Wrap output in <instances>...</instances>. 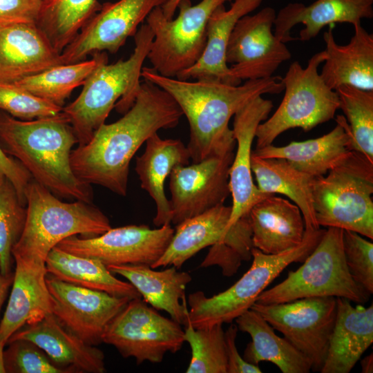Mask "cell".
Masks as SVG:
<instances>
[{"mask_svg": "<svg viewBox=\"0 0 373 373\" xmlns=\"http://www.w3.org/2000/svg\"><path fill=\"white\" fill-rule=\"evenodd\" d=\"M343 245L347 266L354 279L373 293V244L356 232L343 230Z\"/></svg>", "mask_w": 373, "mask_h": 373, "instance_id": "cell-42", "label": "cell"}, {"mask_svg": "<svg viewBox=\"0 0 373 373\" xmlns=\"http://www.w3.org/2000/svg\"><path fill=\"white\" fill-rule=\"evenodd\" d=\"M251 309L307 358L312 370L321 371L335 323L336 297H308L270 305L255 303Z\"/></svg>", "mask_w": 373, "mask_h": 373, "instance_id": "cell-12", "label": "cell"}, {"mask_svg": "<svg viewBox=\"0 0 373 373\" xmlns=\"http://www.w3.org/2000/svg\"><path fill=\"white\" fill-rule=\"evenodd\" d=\"M233 156V151H230L173 168L169 175V189L171 222L175 226L224 204L230 194L229 173Z\"/></svg>", "mask_w": 373, "mask_h": 373, "instance_id": "cell-16", "label": "cell"}, {"mask_svg": "<svg viewBox=\"0 0 373 373\" xmlns=\"http://www.w3.org/2000/svg\"><path fill=\"white\" fill-rule=\"evenodd\" d=\"M174 233L170 224L157 229L127 225L111 228L96 237L71 236L56 247L68 253L98 259L105 265H146L151 267L164 253Z\"/></svg>", "mask_w": 373, "mask_h": 373, "instance_id": "cell-14", "label": "cell"}, {"mask_svg": "<svg viewBox=\"0 0 373 373\" xmlns=\"http://www.w3.org/2000/svg\"><path fill=\"white\" fill-rule=\"evenodd\" d=\"M238 328L248 333L251 341L244 352L243 358L257 365L269 361L283 373H308L312 364L285 338L276 335L271 325L256 311L249 309L235 319Z\"/></svg>", "mask_w": 373, "mask_h": 373, "instance_id": "cell-31", "label": "cell"}, {"mask_svg": "<svg viewBox=\"0 0 373 373\" xmlns=\"http://www.w3.org/2000/svg\"><path fill=\"white\" fill-rule=\"evenodd\" d=\"M26 216V206L21 203L14 185L0 175V270L3 275L12 273V251L23 232Z\"/></svg>", "mask_w": 373, "mask_h": 373, "instance_id": "cell-38", "label": "cell"}, {"mask_svg": "<svg viewBox=\"0 0 373 373\" xmlns=\"http://www.w3.org/2000/svg\"><path fill=\"white\" fill-rule=\"evenodd\" d=\"M231 213V206L222 204L175 225L168 247L151 267L179 269L202 249L224 242Z\"/></svg>", "mask_w": 373, "mask_h": 373, "instance_id": "cell-30", "label": "cell"}, {"mask_svg": "<svg viewBox=\"0 0 373 373\" xmlns=\"http://www.w3.org/2000/svg\"><path fill=\"white\" fill-rule=\"evenodd\" d=\"M251 168L260 191L266 193L286 195L300 209L305 231L320 229L313 207L314 177L296 169L285 159L261 158L252 152Z\"/></svg>", "mask_w": 373, "mask_h": 373, "instance_id": "cell-32", "label": "cell"}, {"mask_svg": "<svg viewBox=\"0 0 373 373\" xmlns=\"http://www.w3.org/2000/svg\"><path fill=\"white\" fill-rule=\"evenodd\" d=\"M343 229L327 227L312 252L296 271L276 286L263 291L256 303L270 305L319 296L345 298L366 303L370 294L352 277L343 245Z\"/></svg>", "mask_w": 373, "mask_h": 373, "instance_id": "cell-8", "label": "cell"}, {"mask_svg": "<svg viewBox=\"0 0 373 373\" xmlns=\"http://www.w3.org/2000/svg\"><path fill=\"white\" fill-rule=\"evenodd\" d=\"M52 313L86 343L97 345L108 323L131 300L78 286L47 274Z\"/></svg>", "mask_w": 373, "mask_h": 373, "instance_id": "cell-17", "label": "cell"}, {"mask_svg": "<svg viewBox=\"0 0 373 373\" xmlns=\"http://www.w3.org/2000/svg\"><path fill=\"white\" fill-rule=\"evenodd\" d=\"M44 1H48V0H43Z\"/></svg>", "mask_w": 373, "mask_h": 373, "instance_id": "cell-50", "label": "cell"}, {"mask_svg": "<svg viewBox=\"0 0 373 373\" xmlns=\"http://www.w3.org/2000/svg\"><path fill=\"white\" fill-rule=\"evenodd\" d=\"M6 344L0 340V373H6V367L4 363V350L3 347Z\"/></svg>", "mask_w": 373, "mask_h": 373, "instance_id": "cell-49", "label": "cell"}, {"mask_svg": "<svg viewBox=\"0 0 373 373\" xmlns=\"http://www.w3.org/2000/svg\"><path fill=\"white\" fill-rule=\"evenodd\" d=\"M78 144L63 112L32 120L17 119L0 110V147L17 160L32 178L56 195L90 202V184L74 173L70 156Z\"/></svg>", "mask_w": 373, "mask_h": 373, "instance_id": "cell-3", "label": "cell"}, {"mask_svg": "<svg viewBox=\"0 0 373 373\" xmlns=\"http://www.w3.org/2000/svg\"><path fill=\"white\" fill-rule=\"evenodd\" d=\"M325 59L323 50L314 54L305 68L296 61L291 64L282 77L283 100L274 114L257 127L256 149L272 144L289 129L300 128L307 132L334 118L340 102L336 91L324 82L318 73Z\"/></svg>", "mask_w": 373, "mask_h": 373, "instance_id": "cell-9", "label": "cell"}, {"mask_svg": "<svg viewBox=\"0 0 373 373\" xmlns=\"http://www.w3.org/2000/svg\"><path fill=\"white\" fill-rule=\"evenodd\" d=\"M153 39L150 27L142 23L134 35L135 48L130 57L113 64H108V58L101 61L86 79L77 99L63 107L79 146L90 140L114 107L124 114L133 105Z\"/></svg>", "mask_w": 373, "mask_h": 373, "instance_id": "cell-4", "label": "cell"}, {"mask_svg": "<svg viewBox=\"0 0 373 373\" xmlns=\"http://www.w3.org/2000/svg\"><path fill=\"white\" fill-rule=\"evenodd\" d=\"M252 243L267 254H278L298 246L305 226L298 207L287 199L271 195L249 211Z\"/></svg>", "mask_w": 373, "mask_h": 373, "instance_id": "cell-27", "label": "cell"}, {"mask_svg": "<svg viewBox=\"0 0 373 373\" xmlns=\"http://www.w3.org/2000/svg\"><path fill=\"white\" fill-rule=\"evenodd\" d=\"M181 0H169L161 8L164 17L168 19L173 18L178 6Z\"/></svg>", "mask_w": 373, "mask_h": 373, "instance_id": "cell-47", "label": "cell"}, {"mask_svg": "<svg viewBox=\"0 0 373 373\" xmlns=\"http://www.w3.org/2000/svg\"><path fill=\"white\" fill-rule=\"evenodd\" d=\"M263 0H231L229 9L219 6L210 16L207 26V43L200 59L180 73L178 79L212 80L239 85L231 76L226 61V50L237 21L257 9Z\"/></svg>", "mask_w": 373, "mask_h": 373, "instance_id": "cell-26", "label": "cell"}, {"mask_svg": "<svg viewBox=\"0 0 373 373\" xmlns=\"http://www.w3.org/2000/svg\"><path fill=\"white\" fill-rule=\"evenodd\" d=\"M276 12L265 7L254 15H247L236 23L230 36L226 61L234 79H265L272 77L291 54L272 30Z\"/></svg>", "mask_w": 373, "mask_h": 373, "instance_id": "cell-13", "label": "cell"}, {"mask_svg": "<svg viewBox=\"0 0 373 373\" xmlns=\"http://www.w3.org/2000/svg\"><path fill=\"white\" fill-rule=\"evenodd\" d=\"M184 338L191 350L187 373H227L224 331L222 323L195 329L187 323Z\"/></svg>", "mask_w": 373, "mask_h": 373, "instance_id": "cell-37", "label": "cell"}, {"mask_svg": "<svg viewBox=\"0 0 373 373\" xmlns=\"http://www.w3.org/2000/svg\"><path fill=\"white\" fill-rule=\"evenodd\" d=\"M13 277V273L3 275L0 270V311L7 296L8 290L12 284Z\"/></svg>", "mask_w": 373, "mask_h": 373, "instance_id": "cell-46", "label": "cell"}, {"mask_svg": "<svg viewBox=\"0 0 373 373\" xmlns=\"http://www.w3.org/2000/svg\"><path fill=\"white\" fill-rule=\"evenodd\" d=\"M361 365L363 373L373 372V354L367 355L361 361Z\"/></svg>", "mask_w": 373, "mask_h": 373, "instance_id": "cell-48", "label": "cell"}, {"mask_svg": "<svg viewBox=\"0 0 373 373\" xmlns=\"http://www.w3.org/2000/svg\"><path fill=\"white\" fill-rule=\"evenodd\" d=\"M0 110L21 120L55 115L63 107L39 98L12 83L0 82Z\"/></svg>", "mask_w": 373, "mask_h": 373, "instance_id": "cell-40", "label": "cell"}, {"mask_svg": "<svg viewBox=\"0 0 373 373\" xmlns=\"http://www.w3.org/2000/svg\"><path fill=\"white\" fill-rule=\"evenodd\" d=\"M336 122V126L321 137L284 146L269 144L252 153L261 158L285 159L296 169L314 178L325 175L354 151L345 117L337 115Z\"/></svg>", "mask_w": 373, "mask_h": 373, "instance_id": "cell-23", "label": "cell"}, {"mask_svg": "<svg viewBox=\"0 0 373 373\" xmlns=\"http://www.w3.org/2000/svg\"><path fill=\"white\" fill-rule=\"evenodd\" d=\"M169 0H119L106 2L60 54L62 64L84 61L100 52L116 53L157 7Z\"/></svg>", "mask_w": 373, "mask_h": 373, "instance_id": "cell-15", "label": "cell"}, {"mask_svg": "<svg viewBox=\"0 0 373 373\" xmlns=\"http://www.w3.org/2000/svg\"><path fill=\"white\" fill-rule=\"evenodd\" d=\"M183 113L173 97L153 83L141 82L133 105L111 124H103L86 144L72 150L75 175L125 196L129 164L135 153L160 129L175 128Z\"/></svg>", "mask_w": 373, "mask_h": 373, "instance_id": "cell-1", "label": "cell"}, {"mask_svg": "<svg viewBox=\"0 0 373 373\" xmlns=\"http://www.w3.org/2000/svg\"><path fill=\"white\" fill-rule=\"evenodd\" d=\"M43 0H0V23H37Z\"/></svg>", "mask_w": 373, "mask_h": 373, "instance_id": "cell-43", "label": "cell"}, {"mask_svg": "<svg viewBox=\"0 0 373 373\" xmlns=\"http://www.w3.org/2000/svg\"><path fill=\"white\" fill-rule=\"evenodd\" d=\"M62 64L35 23H0V82L14 83Z\"/></svg>", "mask_w": 373, "mask_h": 373, "instance_id": "cell-19", "label": "cell"}, {"mask_svg": "<svg viewBox=\"0 0 373 373\" xmlns=\"http://www.w3.org/2000/svg\"><path fill=\"white\" fill-rule=\"evenodd\" d=\"M353 26L354 35L345 45L336 43L332 26L324 32L325 59L320 75L333 90L347 85L373 90V35L361 23Z\"/></svg>", "mask_w": 373, "mask_h": 373, "instance_id": "cell-24", "label": "cell"}, {"mask_svg": "<svg viewBox=\"0 0 373 373\" xmlns=\"http://www.w3.org/2000/svg\"><path fill=\"white\" fill-rule=\"evenodd\" d=\"M0 175H5L14 185L21 203L26 204V191L33 179L16 159L6 154L0 147Z\"/></svg>", "mask_w": 373, "mask_h": 373, "instance_id": "cell-44", "label": "cell"}, {"mask_svg": "<svg viewBox=\"0 0 373 373\" xmlns=\"http://www.w3.org/2000/svg\"><path fill=\"white\" fill-rule=\"evenodd\" d=\"M335 90L348 124L352 150L373 161V90L347 85Z\"/></svg>", "mask_w": 373, "mask_h": 373, "instance_id": "cell-36", "label": "cell"}, {"mask_svg": "<svg viewBox=\"0 0 373 373\" xmlns=\"http://www.w3.org/2000/svg\"><path fill=\"white\" fill-rule=\"evenodd\" d=\"M184 334L180 323L136 298L108 323L102 343L114 346L124 358L133 357L138 365L144 361L158 363L167 352L182 348Z\"/></svg>", "mask_w": 373, "mask_h": 373, "instance_id": "cell-11", "label": "cell"}, {"mask_svg": "<svg viewBox=\"0 0 373 373\" xmlns=\"http://www.w3.org/2000/svg\"><path fill=\"white\" fill-rule=\"evenodd\" d=\"M373 0H316L309 6L289 3L276 15L274 35L283 42L295 39L291 30L296 25H304L299 40L307 41L316 37L327 26L349 23L353 26L363 19L373 17Z\"/></svg>", "mask_w": 373, "mask_h": 373, "instance_id": "cell-22", "label": "cell"}, {"mask_svg": "<svg viewBox=\"0 0 373 373\" xmlns=\"http://www.w3.org/2000/svg\"><path fill=\"white\" fill-rule=\"evenodd\" d=\"M373 343V305L336 298V316L321 373H349Z\"/></svg>", "mask_w": 373, "mask_h": 373, "instance_id": "cell-25", "label": "cell"}, {"mask_svg": "<svg viewBox=\"0 0 373 373\" xmlns=\"http://www.w3.org/2000/svg\"><path fill=\"white\" fill-rule=\"evenodd\" d=\"M4 351L6 372L68 373L55 365L46 353L30 341L17 339L8 343Z\"/></svg>", "mask_w": 373, "mask_h": 373, "instance_id": "cell-41", "label": "cell"}, {"mask_svg": "<svg viewBox=\"0 0 373 373\" xmlns=\"http://www.w3.org/2000/svg\"><path fill=\"white\" fill-rule=\"evenodd\" d=\"M14 259L12 289L0 322V340L5 344L23 326L34 324L52 313L46 263L20 257Z\"/></svg>", "mask_w": 373, "mask_h": 373, "instance_id": "cell-21", "label": "cell"}, {"mask_svg": "<svg viewBox=\"0 0 373 373\" xmlns=\"http://www.w3.org/2000/svg\"><path fill=\"white\" fill-rule=\"evenodd\" d=\"M47 273L61 280L130 299L142 298L129 282L117 278L98 259L80 256L55 247L46 260Z\"/></svg>", "mask_w": 373, "mask_h": 373, "instance_id": "cell-33", "label": "cell"}, {"mask_svg": "<svg viewBox=\"0 0 373 373\" xmlns=\"http://www.w3.org/2000/svg\"><path fill=\"white\" fill-rule=\"evenodd\" d=\"M107 267L132 284L147 304L166 312L181 325H186L189 309L185 291L192 280L188 272L179 271L173 266L161 271L146 265H112Z\"/></svg>", "mask_w": 373, "mask_h": 373, "instance_id": "cell-28", "label": "cell"}, {"mask_svg": "<svg viewBox=\"0 0 373 373\" xmlns=\"http://www.w3.org/2000/svg\"><path fill=\"white\" fill-rule=\"evenodd\" d=\"M142 155L136 157L135 171L141 187L155 201L157 208L153 222L157 227L170 224L172 209L164 191V182L173 168L187 165L190 155L188 149L177 139H162L157 133L149 137Z\"/></svg>", "mask_w": 373, "mask_h": 373, "instance_id": "cell-29", "label": "cell"}, {"mask_svg": "<svg viewBox=\"0 0 373 373\" xmlns=\"http://www.w3.org/2000/svg\"><path fill=\"white\" fill-rule=\"evenodd\" d=\"M25 227L12 254L45 262L52 248L74 235L96 237L111 228L108 217L90 202H65L32 179L26 191Z\"/></svg>", "mask_w": 373, "mask_h": 373, "instance_id": "cell-5", "label": "cell"}, {"mask_svg": "<svg viewBox=\"0 0 373 373\" xmlns=\"http://www.w3.org/2000/svg\"><path fill=\"white\" fill-rule=\"evenodd\" d=\"M325 229L305 231L297 247L278 254H267L253 247L249 269L227 290L207 297L198 291L188 296L189 318L193 327L230 323L256 302L260 294L291 263L303 262L315 249Z\"/></svg>", "mask_w": 373, "mask_h": 373, "instance_id": "cell-6", "label": "cell"}, {"mask_svg": "<svg viewBox=\"0 0 373 373\" xmlns=\"http://www.w3.org/2000/svg\"><path fill=\"white\" fill-rule=\"evenodd\" d=\"M100 7L97 0H48L36 23L61 54Z\"/></svg>", "mask_w": 373, "mask_h": 373, "instance_id": "cell-35", "label": "cell"}, {"mask_svg": "<svg viewBox=\"0 0 373 373\" xmlns=\"http://www.w3.org/2000/svg\"><path fill=\"white\" fill-rule=\"evenodd\" d=\"M141 77L166 91L189 122L187 145L193 163L233 151L236 140L229 124L241 108L258 96L278 94L284 90L282 77L247 80L231 85L212 80H182L160 75L143 66Z\"/></svg>", "mask_w": 373, "mask_h": 373, "instance_id": "cell-2", "label": "cell"}, {"mask_svg": "<svg viewBox=\"0 0 373 373\" xmlns=\"http://www.w3.org/2000/svg\"><path fill=\"white\" fill-rule=\"evenodd\" d=\"M238 329L236 325L231 324L224 334L227 361V373H261L258 365L247 362L238 353L236 345Z\"/></svg>", "mask_w": 373, "mask_h": 373, "instance_id": "cell-45", "label": "cell"}, {"mask_svg": "<svg viewBox=\"0 0 373 373\" xmlns=\"http://www.w3.org/2000/svg\"><path fill=\"white\" fill-rule=\"evenodd\" d=\"M252 231L249 213L241 217L228 231L222 243L211 246L200 267L218 265L225 276L234 275L242 261L251 259Z\"/></svg>", "mask_w": 373, "mask_h": 373, "instance_id": "cell-39", "label": "cell"}, {"mask_svg": "<svg viewBox=\"0 0 373 373\" xmlns=\"http://www.w3.org/2000/svg\"><path fill=\"white\" fill-rule=\"evenodd\" d=\"M231 0H202L192 5L181 0L175 19H166L161 7L146 17L153 34L147 59L160 75L176 77L201 57L207 43V26L213 12Z\"/></svg>", "mask_w": 373, "mask_h": 373, "instance_id": "cell-10", "label": "cell"}, {"mask_svg": "<svg viewBox=\"0 0 373 373\" xmlns=\"http://www.w3.org/2000/svg\"><path fill=\"white\" fill-rule=\"evenodd\" d=\"M26 326L13 334L7 343L17 339L30 341L41 349L55 365L68 373L105 372L103 352L86 343L52 313Z\"/></svg>", "mask_w": 373, "mask_h": 373, "instance_id": "cell-20", "label": "cell"}, {"mask_svg": "<svg viewBox=\"0 0 373 373\" xmlns=\"http://www.w3.org/2000/svg\"><path fill=\"white\" fill-rule=\"evenodd\" d=\"M271 100L258 96L241 108L233 115V133L237 144L229 173V186L232 195L231 213L227 231L251 207L270 196L254 184L251 168L252 143L258 126L267 119L273 108Z\"/></svg>", "mask_w": 373, "mask_h": 373, "instance_id": "cell-18", "label": "cell"}, {"mask_svg": "<svg viewBox=\"0 0 373 373\" xmlns=\"http://www.w3.org/2000/svg\"><path fill=\"white\" fill-rule=\"evenodd\" d=\"M88 60L62 64L12 84L30 93L64 107L73 90L83 85L97 65L108 58L106 52L93 54Z\"/></svg>", "mask_w": 373, "mask_h": 373, "instance_id": "cell-34", "label": "cell"}, {"mask_svg": "<svg viewBox=\"0 0 373 373\" xmlns=\"http://www.w3.org/2000/svg\"><path fill=\"white\" fill-rule=\"evenodd\" d=\"M326 175L314 178L313 207L319 227H336L373 239V161L352 153Z\"/></svg>", "mask_w": 373, "mask_h": 373, "instance_id": "cell-7", "label": "cell"}]
</instances>
